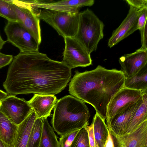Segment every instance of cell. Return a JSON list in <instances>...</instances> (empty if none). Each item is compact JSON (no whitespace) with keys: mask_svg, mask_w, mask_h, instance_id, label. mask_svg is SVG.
Returning <instances> with one entry per match:
<instances>
[{"mask_svg":"<svg viewBox=\"0 0 147 147\" xmlns=\"http://www.w3.org/2000/svg\"><path fill=\"white\" fill-rule=\"evenodd\" d=\"M70 147H90L88 134L85 127L80 130Z\"/></svg>","mask_w":147,"mask_h":147,"instance_id":"25","label":"cell"},{"mask_svg":"<svg viewBox=\"0 0 147 147\" xmlns=\"http://www.w3.org/2000/svg\"><path fill=\"white\" fill-rule=\"evenodd\" d=\"M1 100V99H0V101Z\"/></svg>","mask_w":147,"mask_h":147,"instance_id":"37","label":"cell"},{"mask_svg":"<svg viewBox=\"0 0 147 147\" xmlns=\"http://www.w3.org/2000/svg\"><path fill=\"white\" fill-rule=\"evenodd\" d=\"M12 2L18 22L31 34L40 45L41 41L40 19L26 1L12 0Z\"/></svg>","mask_w":147,"mask_h":147,"instance_id":"8","label":"cell"},{"mask_svg":"<svg viewBox=\"0 0 147 147\" xmlns=\"http://www.w3.org/2000/svg\"><path fill=\"white\" fill-rule=\"evenodd\" d=\"M0 147H13V146H11L6 145L0 139Z\"/></svg>","mask_w":147,"mask_h":147,"instance_id":"35","label":"cell"},{"mask_svg":"<svg viewBox=\"0 0 147 147\" xmlns=\"http://www.w3.org/2000/svg\"><path fill=\"white\" fill-rule=\"evenodd\" d=\"M42 119L37 118L32 127L26 147H39L42 134Z\"/></svg>","mask_w":147,"mask_h":147,"instance_id":"23","label":"cell"},{"mask_svg":"<svg viewBox=\"0 0 147 147\" xmlns=\"http://www.w3.org/2000/svg\"><path fill=\"white\" fill-rule=\"evenodd\" d=\"M119 147H125L124 146L123 144H119Z\"/></svg>","mask_w":147,"mask_h":147,"instance_id":"36","label":"cell"},{"mask_svg":"<svg viewBox=\"0 0 147 147\" xmlns=\"http://www.w3.org/2000/svg\"><path fill=\"white\" fill-rule=\"evenodd\" d=\"M141 35L142 46L140 48L147 50V22L144 26L139 30Z\"/></svg>","mask_w":147,"mask_h":147,"instance_id":"30","label":"cell"},{"mask_svg":"<svg viewBox=\"0 0 147 147\" xmlns=\"http://www.w3.org/2000/svg\"><path fill=\"white\" fill-rule=\"evenodd\" d=\"M104 24L88 9L80 12L78 26L74 37L90 54L96 51L98 44L104 37Z\"/></svg>","mask_w":147,"mask_h":147,"instance_id":"4","label":"cell"},{"mask_svg":"<svg viewBox=\"0 0 147 147\" xmlns=\"http://www.w3.org/2000/svg\"><path fill=\"white\" fill-rule=\"evenodd\" d=\"M129 5L138 10L144 8H147V0H126Z\"/></svg>","mask_w":147,"mask_h":147,"instance_id":"28","label":"cell"},{"mask_svg":"<svg viewBox=\"0 0 147 147\" xmlns=\"http://www.w3.org/2000/svg\"><path fill=\"white\" fill-rule=\"evenodd\" d=\"M18 127L0 109V139L4 143L13 146Z\"/></svg>","mask_w":147,"mask_h":147,"instance_id":"18","label":"cell"},{"mask_svg":"<svg viewBox=\"0 0 147 147\" xmlns=\"http://www.w3.org/2000/svg\"><path fill=\"white\" fill-rule=\"evenodd\" d=\"M124 87L147 92V65L133 76L125 78Z\"/></svg>","mask_w":147,"mask_h":147,"instance_id":"21","label":"cell"},{"mask_svg":"<svg viewBox=\"0 0 147 147\" xmlns=\"http://www.w3.org/2000/svg\"><path fill=\"white\" fill-rule=\"evenodd\" d=\"M0 109L11 120L18 125L32 110L28 101L12 95L7 96L0 101Z\"/></svg>","mask_w":147,"mask_h":147,"instance_id":"9","label":"cell"},{"mask_svg":"<svg viewBox=\"0 0 147 147\" xmlns=\"http://www.w3.org/2000/svg\"><path fill=\"white\" fill-rule=\"evenodd\" d=\"M37 118L32 109L28 117L18 125L13 147H26L32 127Z\"/></svg>","mask_w":147,"mask_h":147,"instance_id":"17","label":"cell"},{"mask_svg":"<svg viewBox=\"0 0 147 147\" xmlns=\"http://www.w3.org/2000/svg\"><path fill=\"white\" fill-rule=\"evenodd\" d=\"M141 9L138 10L129 6L126 17L119 26L113 31L109 39L108 47H113L138 30V19Z\"/></svg>","mask_w":147,"mask_h":147,"instance_id":"12","label":"cell"},{"mask_svg":"<svg viewBox=\"0 0 147 147\" xmlns=\"http://www.w3.org/2000/svg\"><path fill=\"white\" fill-rule=\"evenodd\" d=\"M13 58L12 55L5 54L0 52V69L11 63Z\"/></svg>","mask_w":147,"mask_h":147,"instance_id":"31","label":"cell"},{"mask_svg":"<svg viewBox=\"0 0 147 147\" xmlns=\"http://www.w3.org/2000/svg\"><path fill=\"white\" fill-rule=\"evenodd\" d=\"M31 7L36 9H47L71 13H77L80 9L85 6H91L94 0H63L57 1L50 0L27 1Z\"/></svg>","mask_w":147,"mask_h":147,"instance_id":"10","label":"cell"},{"mask_svg":"<svg viewBox=\"0 0 147 147\" xmlns=\"http://www.w3.org/2000/svg\"><path fill=\"white\" fill-rule=\"evenodd\" d=\"M125 147H147V120L141 123L129 134L116 139Z\"/></svg>","mask_w":147,"mask_h":147,"instance_id":"16","label":"cell"},{"mask_svg":"<svg viewBox=\"0 0 147 147\" xmlns=\"http://www.w3.org/2000/svg\"><path fill=\"white\" fill-rule=\"evenodd\" d=\"M6 42V41H5L3 39L0 33V51L3 48Z\"/></svg>","mask_w":147,"mask_h":147,"instance_id":"34","label":"cell"},{"mask_svg":"<svg viewBox=\"0 0 147 147\" xmlns=\"http://www.w3.org/2000/svg\"><path fill=\"white\" fill-rule=\"evenodd\" d=\"M65 46L62 62L71 68L92 65L90 55L74 37L64 38Z\"/></svg>","mask_w":147,"mask_h":147,"instance_id":"7","label":"cell"},{"mask_svg":"<svg viewBox=\"0 0 147 147\" xmlns=\"http://www.w3.org/2000/svg\"><path fill=\"white\" fill-rule=\"evenodd\" d=\"M147 8L142 9L138 19L137 28L140 30L142 29L147 22Z\"/></svg>","mask_w":147,"mask_h":147,"instance_id":"27","label":"cell"},{"mask_svg":"<svg viewBox=\"0 0 147 147\" xmlns=\"http://www.w3.org/2000/svg\"><path fill=\"white\" fill-rule=\"evenodd\" d=\"M143 101L142 95V97L136 102L130 103L120 110L107 123L112 135L116 139L124 134L133 114Z\"/></svg>","mask_w":147,"mask_h":147,"instance_id":"11","label":"cell"},{"mask_svg":"<svg viewBox=\"0 0 147 147\" xmlns=\"http://www.w3.org/2000/svg\"><path fill=\"white\" fill-rule=\"evenodd\" d=\"M71 69L38 50L20 52L9 65L3 86L9 95H55L67 85Z\"/></svg>","mask_w":147,"mask_h":147,"instance_id":"1","label":"cell"},{"mask_svg":"<svg viewBox=\"0 0 147 147\" xmlns=\"http://www.w3.org/2000/svg\"><path fill=\"white\" fill-rule=\"evenodd\" d=\"M4 31L7 41L20 52L38 50L39 45L31 34L19 22H8Z\"/></svg>","mask_w":147,"mask_h":147,"instance_id":"6","label":"cell"},{"mask_svg":"<svg viewBox=\"0 0 147 147\" xmlns=\"http://www.w3.org/2000/svg\"><path fill=\"white\" fill-rule=\"evenodd\" d=\"M104 147H115L112 135L109 130Z\"/></svg>","mask_w":147,"mask_h":147,"instance_id":"32","label":"cell"},{"mask_svg":"<svg viewBox=\"0 0 147 147\" xmlns=\"http://www.w3.org/2000/svg\"><path fill=\"white\" fill-rule=\"evenodd\" d=\"M80 129L74 130L60 136L59 141L60 147H70Z\"/></svg>","mask_w":147,"mask_h":147,"instance_id":"26","label":"cell"},{"mask_svg":"<svg viewBox=\"0 0 147 147\" xmlns=\"http://www.w3.org/2000/svg\"><path fill=\"white\" fill-rule=\"evenodd\" d=\"M0 16L5 18L8 22H18L11 0H0Z\"/></svg>","mask_w":147,"mask_h":147,"instance_id":"24","label":"cell"},{"mask_svg":"<svg viewBox=\"0 0 147 147\" xmlns=\"http://www.w3.org/2000/svg\"><path fill=\"white\" fill-rule=\"evenodd\" d=\"M85 128L87 131L90 147H97L96 144L92 123L90 125L87 126Z\"/></svg>","mask_w":147,"mask_h":147,"instance_id":"29","label":"cell"},{"mask_svg":"<svg viewBox=\"0 0 147 147\" xmlns=\"http://www.w3.org/2000/svg\"><path fill=\"white\" fill-rule=\"evenodd\" d=\"M119 61L125 78H130L147 65V50L140 48L122 56Z\"/></svg>","mask_w":147,"mask_h":147,"instance_id":"14","label":"cell"},{"mask_svg":"<svg viewBox=\"0 0 147 147\" xmlns=\"http://www.w3.org/2000/svg\"><path fill=\"white\" fill-rule=\"evenodd\" d=\"M42 119V130L39 147H60L58 137L49 124L47 118Z\"/></svg>","mask_w":147,"mask_h":147,"instance_id":"22","label":"cell"},{"mask_svg":"<svg viewBox=\"0 0 147 147\" xmlns=\"http://www.w3.org/2000/svg\"><path fill=\"white\" fill-rule=\"evenodd\" d=\"M138 90L123 88L112 98L107 107V123L121 109L129 104L135 102L142 96Z\"/></svg>","mask_w":147,"mask_h":147,"instance_id":"13","label":"cell"},{"mask_svg":"<svg viewBox=\"0 0 147 147\" xmlns=\"http://www.w3.org/2000/svg\"><path fill=\"white\" fill-rule=\"evenodd\" d=\"M105 120L96 113L92 123L97 147H104L108 137L109 129Z\"/></svg>","mask_w":147,"mask_h":147,"instance_id":"20","label":"cell"},{"mask_svg":"<svg viewBox=\"0 0 147 147\" xmlns=\"http://www.w3.org/2000/svg\"><path fill=\"white\" fill-rule=\"evenodd\" d=\"M125 79L121 70L107 69L99 65L90 71H76L69 91L72 96L92 106L106 120L107 105L112 97L124 88Z\"/></svg>","mask_w":147,"mask_h":147,"instance_id":"2","label":"cell"},{"mask_svg":"<svg viewBox=\"0 0 147 147\" xmlns=\"http://www.w3.org/2000/svg\"><path fill=\"white\" fill-rule=\"evenodd\" d=\"M7 96V94L0 89V99L1 100Z\"/></svg>","mask_w":147,"mask_h":147,"instance_id":"33","label":"cell"},{"mask_svg":"<svg viewBox=\"0 0 147 147\" xmlns=\"http://www.w3.org/2000/svg\"><path fill=\"white\" fill-rule=\"evenodd\" d=\"M57 99L54 95H42L34 94L28 101L35 112L37 118H47L51 115Z\"/></svg>","mask_w":147,"mask_h":147,"instance_id":"15","label":"cell"},{"mask_svg":"<svg viewBox=\"0 0 147 147\" xmlns=\"http://www.w3.org/2000/svg\"><path fill=\"white\" fill-rule=\"evenodd\" d=\"M90 111L84 102L71 95L57 100L54 107L51 123L60 136L88 125Z\"/></svg>","mask_w":147,"mask_h":147,"instance_id":"3","label":"cell"},{"mask_svg":"<svg viewBox=\"0 0 147 147\" xmlns=\"http://www.w3.org/2000/svg\"><path fill=\"white\" fill-rule=\"evenodd\" d=\"M31 7L40 20L51 26L64 38L74 37L76 36L78 28L80 12L71 13L47 9L39 10Z\"/></svg>","mask_w":147,"mask_h":147,"instance_id":"5","label":"cell"},{"mask_svg":"<svg viewBox=\"0 0 147 147\" xmlns=\"http://www.w3.org/2000/svg\"><path fill=\"white\" fill-rule=\"evenodd\" d=\"M143 98L142 103L133 114L123 135L130 133L147 120V92L143 93Z\"/></svg>","mask_w":147,"mask_h":147,"instance_id":"19","label":"cell"}]
</instances>
